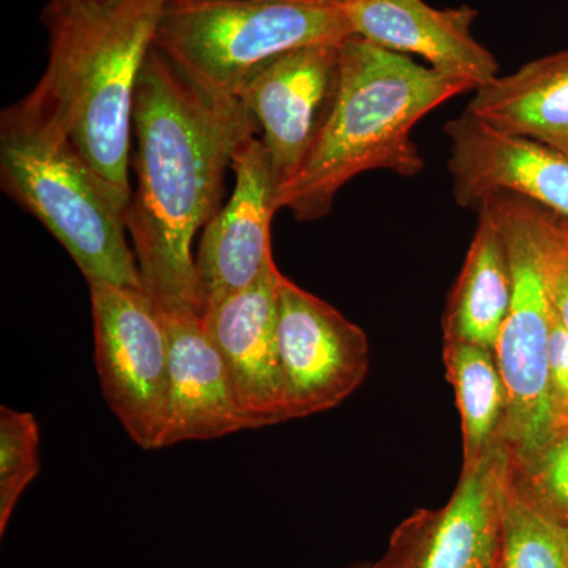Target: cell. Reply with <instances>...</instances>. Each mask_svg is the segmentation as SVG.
Returning a JSON list of instances; mask_svg holds the SVG:
<instances>
[{
    "instance_id": "obj_1",
    "label": "cell",
    "mask_w": 568,
    "mask_h": 568,
    "mask_svg": "<svg viewBox=\"0 0 568 568\" xmlns=\"http://www.w3.org/2000/svg\"><path fill=\"white\" fill-rule=\"evenodd\" d=\"M257 129L237 97L207 91L151 48L134 95L136 189L123 220L160 308L201 315L193 241L220 211L235 151Z\"/></svg>"
},
{
    "instance_id": "obj_2",
    "label": "cell",
    "mask_w": 568,
    "mask_h": 568,
    "mask_svg": "<svg viewBox=\"0 0 568 568\" xmlns=\"http://www.w3.org/2000/svg\"><path fill=\"white\" fill-rule=\"evenodd\" d=\"M170 0H112L43 17L48 65L2 118L58 134L129 207L133 106L142 65Z\"/></svg>"
},
{
    "instance_id": "obj_3",
    "label": "cell",
    "mask_w": 568,
    "mask_h": 568,
    "mask_svg": "<svg viewBox=\"0 0 568 568\" xmlns=\"http://www.w3.org/2000/svg\"><path fill=\"white\" fill-rule=\"evenodd\" d=\"M470 91L469 82L409 55L347 37L339 44L334 110L301 170L276 193L278 209H287L298 222H313L332 211L336 194L358 174L422 173L425 163L413 141L414 126L440 104Z\"/></svg>"
},
{
    "instance_id": "obj_4",
    "label": "cell",
    "mask_w": 568,
    "mask_h": 568,
    "mask_svg": "<svg viewBox=\"0 0 568 568\" xmlns=\"http://www.w3.org/2000/svg\"><path fill=\"white\" fill-rule=\"evenodd\" d=\"M351 36L342 3L327 0H170L153 47L207 91L237 97L287 52Z\"/></svg>"
},
{
    "instance_id": "obj_5",
    "label": "cell",
    "mask_w": 568,
    "mask_h": 568,
    "mask_svg": "<svg viewBox=\"0 0 568 568\" xmlns=\"http://www.w3.org/2000/svg\"><path fill=\"white\" fill-rule=\"evenodd\" d=\"M0 183L73 257L88 282L144 287L125 207L58 134L2 118Z\"/></svg>"
},
{
    "instance_id": "obj_6",
    "label": "cell",
    "mask_w": 568,
    "mask_h": 568,
    "mask_svg": "<svg viewBox=\"0 0 568 568\" xmlns=\"http://www.w3.org/2000/svg\"><path fill=\"white\" fill-rule=\"evenodd\" d=\"M484 204L491 205L496 213L510 261V308L497 336L495 354L508 402L504 446L510 459L521 462L558 433L549 399L552 310L532 203L503 193Z\"/></svg>"
},
{
    "instance_id": "obj_7",
    "label": "cell",
    "mask_w": 568,
    "mask_h": 568,
    "mask_svg": "<svg viewBox=\"0 0 568 568\" xmlns=\"http://www.w3.org/2000/svg\"><path fill=\"white\" fill-rule=\"evenodd\" d=\"M88 283L104 399L138 446L162 448L170 405V338L162 312L144 287Z\"/></svg>"
},
{
    "instance_id": "obj_8",
    "label": "cell",
    "mask_w": 568,
    "mask_h": 568,
    "mask_svg": "<svg viewBox=\"0 0 568 568\" xmlns=\"http://www.w3.org/2000/svg\"><path fill=\"white\" fill-rule=\"evenodd\" d=\"M276 351L290 420L338 406L368 375L365 332L284 275L278 290Z\"/></svg>"
},
{
    "instance_id": "obj_9",
    "label": "cell",
    "mask_w": 568,
    "mask_h": 568,
    "mask_svg": "<svg viewBox=\"0 0 568 568\" xmlns=\"http://www.w3.org/2000/svg\"><path fill=\"white\" fill-rule=\"evenodd\" d=\"M507 463L503 446L462 470L446 506L405 519L369 568H499Z\"/></svg>"
},
{
    "instance_id": "obj_10",
    "label": "cell",
    "mask_w": 568,
    "mask_h": 568,
    "mask_svg": "<svg viewBox=\"0 0 568 568\" xmlns=\"http://www.w3.org/2000/svg\"><path fill=\"white\" fill-rule=\"evenodd\" d=\"M339 44L287 52L254 74L237 93L263 130L261 141L271 156L278 190L301 170L334 110Z\"/></svg>"
},
{
    "instance_id": "obj_11",
    "label": "cell",
    "mask_w": 568,
    "mask_h": 568,
    "mask_svg": "<svg viewBox=\"0 0 568 568\" xmlns=\"http://www.w3.org/2000/svg\"><path fill=\"white\" fill-rule=\"evenodd\" d=\"M234 192L205 224L197 253L201 313L252 286L274 260L272 220L280 211L271 156L264 142L250 138L234 153Z\"/></svg>"
},
{
    "instance_id": "obj_12",
    "label": "cell",
    "mask_w": 568,
    "mask_h": 568,
    "mask_svg": "<svg viewBox=\"0 0 568 568\" xmlns=\"http://www.w3.org/2000/svg\"><path fill=\"white\" fill-rule=\"evenodd\" d=\"M282 276L272 260L252 286L205 306L201 313L205 332L226 365L248 429L290 420L276 351Z\"/></svg>"
},
{
    "instance_id": "obj_13",
    "label": "cell",
    "mask_w": 568,
    "mask_h": 568,
    "mask_svg": "<svg viewBox=\"0 0 568 568\" xmlns=\"http://www.w3.org/2000/svg\"><path fill=\"white\" fill-rule=\"evenodd\" d=\"M448 170L458 204L478 209L495 194H515L568 223V156L548 145L496 132L465 111L447 122Z\"/></svg>"
},
{
    "instance_id": "obj_14",
    "label": "cell",
    "mask_w": 568,
    "mask_h": 568,
    "mask_svg": "<svg viewBox=\"0 0 568 568\" xmlns=\"http://www.w3.org/2000/svg\"><path fill=\"white\" fill-rule=\"evenodd\" d=\"M342 6L354 36L418 55L432 69L469 82L474 92L499 77L495 55L473 36V7L436 9L425 0H347Z\"/></svg>"
},
{
    "instance_id": "obj_15",
    "label": "cell",
    "mask_w": 568,
    "mask_h": 568,
    "mask_svg": "<svg viewBox=\"0 0 568 568\" xmlns=\"http://www.w3.org/2000/svg\"><path fill=\"white\" fill-rule=\"evenodd\" d=\"M160 312L170 338V405L162 448L248 429L226 365L205 332L200 313Z\"/></svg>"
},
{
    "instance_id": "obj_16",
    "label": "cell",
    "mask_w": 568,
    "mask_h": 568,
    "mask_svg": "<svg viewBox=\"0 0 568 568\" xmlns=\"http://www.w3.org/2000/svg\"><path fill=\"white\" fill-rule=\"evenodd\" d=\"M466 111L496 132L528 138L568 156V50L499 74L477 89Z\"/></svg>"
},
{
    "instance_id": "obj_17",
    "label": "cell",
    "mask_w": 568,
    "mask_h": 568,
    "mask_svg": "<svg viewBox=\"0 0 568 568\" xmlns=\"http://www.w3.org/2000/svg\"><path fill=\"white\" fill-rule=\"evenodd\" d=\"M476 234L444 315V342L493 347L511 301V272L503 230L491 205L477 209Z\"/></svg>"
},
{
    "instance_id": "obj_18",
    "label": "cell",
    "mask_w": 568,
    "mask_h": 568,
    "mask_svg": "<svg viewBox=\"0 0 568 568\" xmlns=\"http://www.w3.org/2000/svg\"><path fill=\"white\" fill-rule=\"evenodd\" d=\"M444 364L462 418V470H467L504 446L506 384L493 347L444 342Z\"/></svg>"
},
{
    "instance_id": "obj_19",
    "label": "cell",
    "mask_w": 568,
    "mask_h": 568,
    "mask_svg": "<svg viewBox=\"0 0 568 568\" xmlns=\"http://www.w3.org/2000/svg\"><path fill=\"white\" fill-rule=\"evenodd\" d=\"M499 568H568V536L534 506L506 470Z\"/></svg>"
},
{
    "instance_id": "obj_20",
    "label": "cell",
    "mask_w": 568,
    "mask_h": 568,
    "mask_svg": "<svg viewBox=\"0 0 568 568\" xmlns=\"http://www.w3.org/2000/svg\"><path fill=\"white\" fill-rule=\"evenodd\" d=\"M40 429L31 413L0 407V536L40 470Z\"/></svg>"
},
{
    "instance_id": "obj_21",
    "label": "cell",
    "mask_w": 568,
    "mask_h": 568,
    "mask_svg": "<svg viewBox=\"0 0 568 568\" xmlns=\"http://www.w3.org/2000/svg\"><path fill=\"white\" fill-rule=\"evenodd\" d=\"M511 480L568 536V429L521 462L508 457Z\"/></svg>"
},
{
    "instance_id": "obj_22",
    "label": "cell",
    "mask_w": 568,
    "mask_h": 568,
    "mask_svg": "<svg viewBox=\"0 0 568 568\" xmlns=\"http://www.w3.org/2000/svg\"><path fill=\"white\" fill-rule=\"evenodd\" d=\"M532 205L552 316L568 332V223L547 209Z\"/></svg>"
},
{
    "instance_id": "obj_23",
    "label": "cell",
    "mask_w": 568,
    "mask_h": 568,
    "mask_svg": "<svg viewBox=\"0 0 568 568\" xmlns=\"http://www.w3.org/2000/svg\"><path fill=\"white\" fill-rule=\"evenodd\" d=\"M549 399L556 432L568 429V332L552 316L549 336ZM556 433V435H558Z\"/></svg>"
},
{
    "instance_id": "obj_24",
    "label": "cell",
    "mask_w": 568,
    "mask_h": 568,
    "mask_svg": "<svg viewBox=\"0 0 568 568\" xmlns=\"http://www.w3.org/2000/svg\"><path fill=\"white\" fill-rule=\"evenodd\" d=\"M112 0H48L43 10V17L65 13V11L85 9V7L103 6Z\"/></svg>"
},
{
    "instance_id": "obj_25",
    "label": "cell",
    "mask_w": 568,
    "mask_h": 568,
    "mask_svg": "<svg viewBox=\"0 0 568 568\" xmlns=\"http://www.w3.org/2000/svg\"><path fill=\"white\" fill-rule=\"evenodd\" d=\"M347 568H369L368 564H362V566H353Z\"/></svg>"
},
{
    "instance_id": "obj_26",
    "label": "cell",
    "mask_w": 568,
    "mask_h": 568,
    "mask_svg": "<svg viewBox=\"0 0 568 568\" xmlns=\"http://www.w3.org/2000/svg\"><path fill=\"white\" fill-rule=\"evenodd\" d=\"M327 2L345 3L347 0H327Z\"/></svg>"
}]
</instances>
